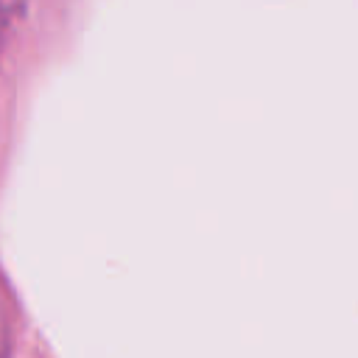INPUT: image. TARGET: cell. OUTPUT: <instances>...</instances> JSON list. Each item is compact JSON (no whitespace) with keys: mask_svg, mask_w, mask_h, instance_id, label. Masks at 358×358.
<instances>
[]
</instances>
